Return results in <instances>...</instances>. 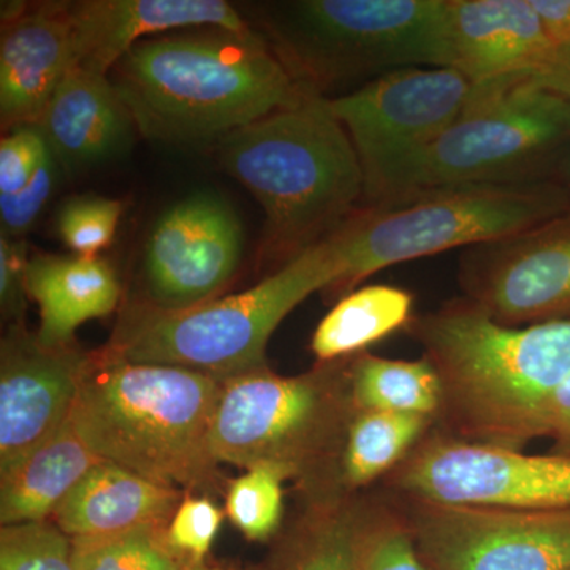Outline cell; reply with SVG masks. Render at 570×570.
<instances>
[{
	"instance_id": "6da1fadb",
	"label": "cell",
	"mask_w": 570,
	"mask_h": 570,
	"mask_svg": "<svg viewBox=\"0 0 570 570\" xmlns=\"http://www.w3.org/2000/svg\"><path fill=\"white\" fill-rule=\"evenodd\" d=\"M108 78L138 134L178 146L219 141L314 94L255 29L195 28L149 37Z\"/></svg>"
},
{
	"instance_id": "7a4b0ae2",
	"label": "cell",
	"mask_w": 570,
	"mask_h": 570,
	"mask_svg": "<svg viewBox=\"0 0 570 570\" xmlns=\"http://www.w3.org/2000/svg\"><path fill=\"white\" fill-rule=\"evenodd\" d=\"M407 328L441 382V433L510 450L542 438L547 403L570 377V318L504 325L461 298Z\"/></svg>"
},
{
	"instance_id": "3957f363",
	"label": "cell",
	"mask_w": 570,
	"mask_h": 570,
	"mask_svg": "<svg viewBox=\"0 0 570 570\" xmlns=\"http://www.w3.org/2000/svg\"><path fill=\"white\" fill-rule=\"evenodd\" d=\"M217 156L264 208L261 255L276 269L335 234L365 202L358 154L322 94L225 135Z\"/></svg>"
},
{
	"instance_id": "277c9868",
	"label": "cell",
	"mask_w": 570,
	"mask_h": 570,
	"mask_svg": "<svg viewBox=\"0 0 570 570\" xmlns=\"http://www.w3.org/2000/svg\"><path fill=\"white\" fill-rule=\"evenodd\" d=\"M223 381L187 367L89 354L70 422L100 459L171 489L216 483L209 431Z\"/></svg>"
},
{
	"instance_id": "5b68a950",
	"label": "cell",
	"mask_w": 570,
	"mask_h": 570,
	"mask_svg": "<svg viewBox=\"0 0 570 570\" xmlns=\"http://www.w3.org/2000/svg\"><path fill=\"white\" fill-rule=\"evenodd\" d=\"M569 213L566 189L538 179L438 187L365 205L326 238L344 269L335 288L351 291L389 266L501 242Z\"/></svg>"
},
{
	"instance_id": "8992f818",
	"label": "cell",
	"mask_w": 570,
	"mask_h": 570,
	"mask_svg": "<svg viewBox=\"0 0 570 570\" xmlns=\"http://www.w3.org/2000/svg\"><path fill=\"white\" fill-rule=\"evenodd\" d=\"M343 264L328 239L249 291L183 311L130 307L110 351L134 363L200 371L224 381L264 370L269 337L307 296L335 288Z\"/></svg>"
},
{
	"instance_id": "52a82bcc",
	"label": "cell",
	"mask_w": 570,
	"mask_h": 570,
	"mask_svg": "<svg viewBox=\"0 0 570 570\" xmlns=\"http://www.w3.org/2000/svg\"><path fill=\"white\" fill-rule=\"evenodd\" d=\"M348 362L322 363L294 377L264 367L224 379L209 431L213 459L247 469L269 464L314 487L317 498L337 493L330 478L335 472L337 482L354 414Z\"/></svg>"
},
{
	"instance_id": "ba28073f",
	"label": "cell",
	"mask_w": 570,
	"mask_h": 570,
	"mask_svg": "<svg viewBox=\"0 0 570 570\" xmlns=\"http://www.w3.org/2000/svg\"><path fill=\"white\" fill-rule=\"evenodd\" d=\"M448 0H296L262 9L261 32L305 88L382 70L448 67Z\"/></svg>"
},
{
	"instance_id": "9c48e42d",
	"label": "cell",
	"mask_w": 570,
	"mask_h": 570,
	"mask_svg": "<svg viewBox=\"0 0 570 570\" xmlns=\"http://www.w3.org/2000/svg\"><path fill=\"white\" fill-rule=\"evenodd\" d=\"M569 140L570 100L523 77L485 82L471 107L409 160L382 202L438 187L534 181L540 163Z\"/></svg>"
},
{
	"instance_id": "30bf717a",
	"label": "cell",
	"mask_w": 570,
	"mask_h": 570,
	"mask_svg": "<svg viewBox=\"0 0 570 570\" xmlns=\"http://www.w3.org/2000/svg\"><path fill=\"white\" fill-rule=\"evenodd\" d=\"M479 91L478 82L452 67H406L330 99L358 154L366 205L389 197L409 160L445 132Z\"/></svg>"
},
{
	"instance_id": "8fae6325",
	"label": "cell",
	"mask_w": 570,
	"mask_h": 570,
	"mask_svg": "<svg viewBox=\"0 0 570 570\" xmlns=\"http://www.w3.org/2000/svg\"><path fill=\"white\" fill-rule=\"evenodd\" d=\"M396 498L527 510L570 508V455L460 441L439 430L387 475Z\"/></svg>"
},
{
	"instance_id": "7c38bea8",
	"label": "cell",
	"mask_w": 570,
	"mask_h": 570,
	"mask_svg": "<svg viewBox=\"0 0 570 570\" xmlns=\"http://www.w3.org/2000/svg\"><path fill=\"white\" fill-rule=\"evenodd\" d=\"M396 504L430 570H570V508Z\"/></svg>"
},
{
	"instance_id": "4fadbf2b",
	"label": "cell",
	"mask_w": 570,
	"mask_h": 570,
	"mask_svg": "<svg viewBox=\"0 0 570 570\" xmlns=\"http://www.w3.org/2000/svg\"><path fill=\"white\" fill-rule=\"evenodd\" d=\"M464 298L494 321L524 326L570 318V213L461 258Z\"/></svg>"
},
{
	"instance_id": "5bb4252c",
	"label": "cell",
	"mask_w": 570,
	"mask_h": 570,
	"mask_svg": "<svg viewBox=\"0 0 570 570\" xmlns=\"http://www.w3.org/2000/svg\"><path fill=\"white\" fill-rule=\"evenodd\" d=\"M243 243L242 220L219 195L197 193L176 202L146 243L149 305L183 311L214 299L238 269Z\"/></svg>"
},
{
	"instance_id": "9a60e30c",
	"label": "cell",
	"mask_w": 570,
	"mask_h": 570,
	"mask_svg": "<svg viewBox=\"0 0 570 570\" xmlns=\"http://www.w3.org/2000/svg\"><path fill=\"white\" fill-rule=\"evenodd\" d=\"M0 351V474L55 436L70 420L89 352L48 347L10 325Z\"/></svg>"
},
{
	"instance_id": "2e32d148",
	"label": "cell",
	"mask_w": 570,
	"mask_h": 570,
	"mask_svg": "<svg viewBox=\"0 0 570 570\" xmlns=\"http://www.w3.org/2000/svg\"><path fill=\"white\" fill-rule=\"evenodd\" d=\"M75 40V69L108 77L138 41L181 29L249 31L224 0H78L61 2Z\"/></svg>"
},
{
	"instance_id": "e0dca14e",
	"label": "cell",
	"mask_w": 570,
	"mask_h": 570,
	"mask_svg": "<svg viewBox=\"0 0 570 570\" xmlns=\"http://www.w3.org/2000/svg\"><path fill=\"white\" fill-rule=\"evenodd\" d=\"M75 40L61 2L7 3L0 33V121L33 126L66 75Z\"/></svg>"
},
{
	"instance_id": "ac0fdd59",
	"label": "cell",
	"mask_w": 570,
	"mask_h": 570,
	"mask_svg": "<svg viewBox=\"0 0 570 570\" xmlns=\"http://www.w3.org/2000/svg\"><path fill=\"white\" fill-rule=\"evenodd\" d=\"M448 67L478 85L530 73L554 50L531 0H448Z\"/></svg>"
},
{
	"instance_id": "d6986e66",
	"label": "cell",
	"mask_w": 570,
	"mask_h": 570,
	"mask_svg": "<svg viewBox=\"0 0 570 570\" xmlns=\"http://www.w3.org/2000/svg\"><path fill=\"white\" fill-rule=\"evenodd\" d=\"M32 127L66 174H80L130 148L137 126L110 78L71 69Z\"/></svg>"
},
{
	"instance_id": "ffe728a7",
	"label": "cell",
	"mask_w": 570,
	"mask_h": 570,
	"mask_svg": "<svg viewBox=\"0 0 570 570\" xmlns=\"http://www.w3.org/2000/svg\"><path fill=\"white\" fill-rule=\"evenodd\" d=\"M179 502L178 490L102 460L67 494L51 521L69 539L97 538L165 527Z\"/></svg>"
},
{
	"instance_id": "44dd1931",
	"label": "cell",
	"mask_w": 570,
	"mask_h": 570,
	"mask_svg": "<svg viewBox=\"0 0 570 570\" xmlns=\"http://www.w3.org/2000/svg\"><path fill=\"white\" fill-rule=\"evenodd\" d=\"M26 287L40 309L37 337L48 347L73 344L78 326L108 316L121 298V285L110 264L77 254L29 257Z\"/></svg>"
},
{
	"instance_id": "7402d4cb",
	"label": "cell",
	"mask_w": 570,
	"mask_h": 570,
	"mask_svg": "<svg viewBox=\"0 0 570 570\" xmlns=\"http://www.w3.org/2000/svg\"><path fill=\"white\" fill-rule=\"evenodd\" d=\"M102 461L80 438L71 422L0 474V523H41L75 489L89 469Z\"/></svg>"
},
{
	"instance_id": "603a6c76",
	"label": "cell",
	"mask_w": 570,
	"mask_h": 570,
	"mask_svg": "<svg viewBox=\"0 0 570 570\" xmlns=\"http://www.w3.org/2000/svg\"><path fill=\"white\" fill-rule=\"evenodd\" d=\"M414 296L393 285H367L340 303L318 324L311 351L321 363L363 354L401 326L411 324Z\"/></svg>"
},
{
	"instance_id": "cb8c5ba5",
	"label": "cell",
	"mask_w": 570,
	"mask_h": 570,
	"mask_svg": "<svg viewBox=\"0 0 570 570\" xmlns=\"http://www.w3.org/2000/svg\"><path fill=\"white\" fill-rule=\"evenodd\" d=\"M434 426L433 419L417 415L354 411L337 466V485L351 493L387 478Z\"/></svg>"
},
{
	"instance_id": "d4e9b609",
	"label": "cell",
	"mask_w": 570,
	"mask_h": 570,
	"mask_svg": "<svg viewBox=\"0 0 570 570\" xmlns=\"http://www.w3.org/2000/svg\"><path fill=\"white\" fill-rule=\"evenodd\" d=\"M348 390L354 411L417 415L438 422L442 406L441 382L425 356L392 360L355 355L348 362Z\"/></svg>"
},
{
	"instance_id": "484cf974",
	"label": "cell",
	"mask_w": 570,
	"mask_h": 570,
	"mask_svg": "<svg viewBox=\"0 0 570 570\" xmlns=\"http://www.w3.org/2000/svg\"><path fill=\"white\" fill-rule=\"evenodd\" d=\"M374 508L348 498L347 491L318 497L281 570H360Z\"/></svg>"
},
{
	"instance_id": "4316f807",
	"label": "cell",
	"mask_w": 570,
	"mask_h": 570,
	"mask_svg": "<svg viewBox=\"0 0 570 570\" xmlns=\"http://www.w3.org/2000/svg\"><path fill=\"white\" fill-rule=\"evenodd\" d=\"M75 570H184L189 562L167 542V528L70 539Z\"/></svg>"
},
{
	"instance_id": "83f0119b",
	"label": "cell",
	"mask_w": 570,
	"mask_h": 570,
	"mask_svg": "<svg viewBox=\"0 0 570 570\" xmlns=\"http://www.w3.org/2000/svg\"><path fill=\"white\" fill-rule=\"evenodd\" d=\"M292 479L284 469L262 464L247 469L245 475L228 487V519L249 540H265L283 519L284 480Z\"/></svg>"
},
{
	"instance_id": "f1b7e54d",
	"label": "cell",
	"mask_w": 570,
	"mask_h": 570,
	"mask_svg": "<svg viewBox=\"0 0 570 570\" xmlns=\"http://www.w3.org/2000/svg\"><path fill=\"white\" fill-rule=\"evenodd\" d=\"M122 213V202L99 195H77L59 209L58 234L75 254L99 257L100 250L111 245Z\"/></svg>"
},
{
	"instance_id": "f546056e",
	"label": "cell",
	"mask_w": 570,
	"mask_h": 570,
	"mask_svg": "<svg viewBox=\"0 0 570 570\" xmlns=\"http://www.w3.org/2000/svg\"><path fill=\"white\" fill-rule=\"evenodd\" d=\"M360 570H430L396 502L374 508L363 540Z\"/></svg>"
},
{
	"instance_id": "4dcf8cb0",
	"label": "cell",
	"mask_w": 570,
	"mask_h": 570,
	"mask_svg": "<svg viewBox=\"0 0 570 570\" xmlns=\"http://www.w3.org/2000/svg\"><path fill=\"white\" fill-rule=\"evenodd\" d=\"M0 570H75L70 539L52 521L2 527Z\"/></svg>"
},
{
	"instance_id": "1f68e13d",
	"label": "cell",
	"mask_w": 570,
	"mask_h": 570,
	"mask_svg": "<svg viewBox=\"0 0 570 570\" xmlns=\"http://www.w3.org/2000/svg\"><path fill=\"white\" fill-rule=\"evenodd\" d=\"M223 517L209 498H184L167 527L168 546L189 564H202L212 550Z\"/></svg>"
},
{
	"instance_id": "d6a6232c",
	"label": "cell",
	"mask_w": 570,
	"mask_h": 570,
	"mask_svg": "<svg viewBox=\"0 0 570 570\" xmlns=\"http://www.w3.org/2000/svg\"><path fill=\"white\" fill-rule=\"evenodd\" d=\"M50 154L47 141L32 126L10 130L0 142V195L20 193Z\"/></svg>"
},
{
	"instance_id": "836d02e7",
	"label": "cell",
	"mask_w": 570,
	"mask_h": 570,
	"mask_svg": "<svg viewBox=\"0 0 570 570\" xmlns=\"http://www.w3.org/2000/svg\"><path fill=\"white\" fill-rule=\"evenodd\" d=\"M58 171L59 165L50 151L28 186L17 194L0 195L2 234L17 239H22L28 234L41 209L50 200Z\"/></svg>"
},
{
	"instance_id": "e575fe53",
	"label": "cell",
	"mask_w": 570,
	"mask_h": 570,
	"mask_svg": "<svg viewBox=\"0 0 570 570\" xmlns=\"http://www.w3.org/2000/svg\"><path fill=\"white\" fill-rule=\"evenodd\" d=\"M29 255L24 239L11 238L0 232V309L10 325H21L24 317L26 273Z\"/></svg>"
},
{
	"instance_id": "d590c367",
	"label": "cell",
	"mask_w": 570,
	"mask_h": 570,
	"mask_svg": "<svg viewBox=\"0 0 570 570\" xmlns=\"http://www.w3.org/2000/svg\"><path fill=\"white\" fill-rule=\"evenodd\" d=\"M542 438L553 441L554 452L570 455V377L547 403Z\"/></svg>"
},
{
	"instance_id": "8d00e7d4",
	"label": "cell",
	"mask_w": 570,
	"mask_h": 570,
	"mask_svg": "<svg viewBox=\"0 0 570 570\" xmlns=\"http://www.w3.org/2000/svg\"><path fill=\"white\" fill-rule=\"evenodd\" d=\"M521 77L539 88L570 100V48L551 51L546 61Z\"/></svg>"
},
{
	"instance_id": "74e56055",
	"label": "cell",
	"mask_w": 570,
	"mask_h": 570,
	"mask_svg": "<svg viewBox=\"0 0 570 570\" xmlns=\"http://www.w3.org/2000/svg\"><path fill=\"white\" fill-rule=\"evenodd\" d=\"M543 29L558 48H570V0H531Z\"/></svg>"
},
{
	"instance_id": "f35d334b",
	"label": "cell",
	"mask_w": 570,
	"mask_h": 570,
	"mask_svg": "<svg viewBox=\"0 0 570 570\" xmlns=\"http://www.w3.org/2000/svg\"><path fill=\"white\" fill-rule=\"evenodd\" d=\"M562 175H564L566 193H568L570 198V151L568 157H566L564 165H562Z\"/></svg>"
},
{
	"instance_id": "ab89813d",
	"label": "cell",
	"mask_w": 570,
	"mask_h": 570,
	"mask_svg": "<svg viewBox=\"0 0 570 570\" xmlns=\"http://www.w3.org/2000/svg\"><path fill=\"white\" fill-rule=\"evenodd\" d=\"M184 570H217V569L205 568L204 564H189Z\"/></svg>"
}]
</instances>
